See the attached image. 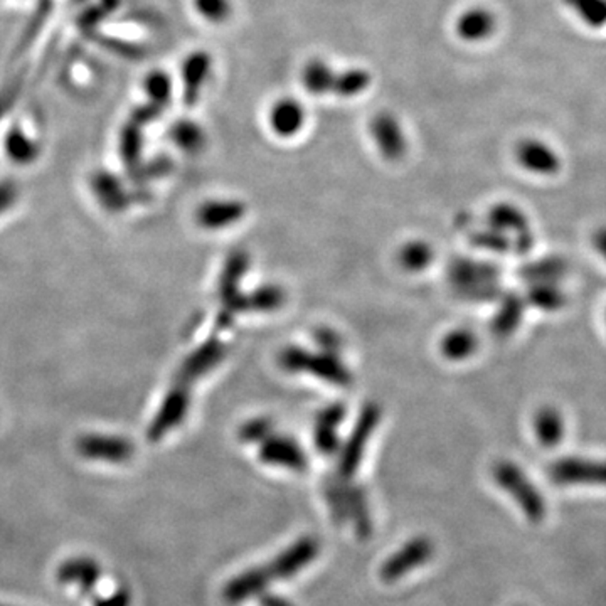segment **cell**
Segmentation results:
<instances>
[{
  "label": "cell",
  "instance_id": "cell-23",
  "mask_svg": "<svg viewBox=\"0 0 606 606\" xmlns=\"http://www.w3.org/2000/svg\"><path fill=\"white\" fill-rule=\"evenodd\" d=\"M522 302L516 295H507L502 298L499 310L495 312L492 320V328L495 335L507 337L519 327L522 320Z\"/></svg>",
  "mask_w": 606,
  "mask_h": 606
},
{
  "label": "cell",
  "instance_id": "cell-30",
  "mask_svg": "<svg viewBox=\"0 0 606 606\" xmlns=\"http://www.w3.org/2000/svg\"><path fill=\"white\" fill-rule=\"evenodd\" d=\"M530 303L536 307L553 310L557 308L563 303V297L559 290L556 289L555 281H543V283H532V289L529 291Z\"/></svg>",
  "mask_w": 606,
  "mask_h": 606
},
{
  "label": "cell",
  "instance_id": "cell-21",
  "mask_svg": "<svg viewBox=\"0 0 606 606\" xmlns=\"http://www.w3.org/2000/svg\"><path fill=\"white\" fill-rule=\"evenodd\" d=\"M534 436L544 448H555L557 443L563 440L565 435V421L555 408H541L532 419Z\"/></svg>",
  "mask_w": 606,
  "mask_h": 606
},
{
  "label": "cell",
  "instance_id": "cell-12",
  "mask_svg": "<svg viewBox=\"0 0 606 606\" xmlns=\"http://www.w3.org/2000/svg\"><path fill=\"white\" fill-rule=\"evenodd\" d=\"M489 227L502 233H514L516 240L512 241V248L519 252H529L532 248V234H530L528 217L514 204L500 202L493 206L491 213L487 216Z\"/></svg>",
  "mask_w": 606,
  "mask_h": 606
},
{
  "label": "cell",
  "instance_id": "cell-36",
  "mask_svg": "<svg viewBox=\"0 0 606 606\" xmlns=\"http://www.w3.org/2000/svg\"><path fill=\"white\" fill-rule=\"evenodd\" d=\"M596 246H598L600 252L605 254L606 258V229L605 231H601V233H598V236H596Z\"/></svg>",
  "mask_w": 606,
  "mask_h": 606
},
{
  "label": "cell",
  "instance_id": "cell-8",
  "mask_svg": "<svg viewBox=\"0 0 606 606\" xmlns=\"http://www.w3.org/2000/svg\"><path fill=\"white\" fill-rule=\"evenodd\" d=\"M369 133L386 161L403 159L408 151V140L396 115L388 110L378 112L369 122Z\"/></svg>",
  "mask_w": 606,
  "mask_h": 606
},
{
  "label": "cell",
  "instance_id": "cell-33",
  "mask_svg": "<svg viewBox=\"0 0 606 606\" xmlns=\"http://www.w3.org/2000/svg\"><path fill=\"white\" fill-rule=\"evenodd\" d=\"M314 342L316 349L328 354H337L342 355L344 351V339L337 330L330 327H318L314 332Z\"/></svg>",
  "mask_w": 606,
  "mask_h": 606
},
{
  "label": "cell",
  "instance_id": "cell-10",
  "mask_svg": "<svg viewBox=\"0 0 606 606\" xmlns=\"http://www.w3.org/2000/svg\"><path fill=\"white\" fill-rule=\"evenodd\" d=\"M549 479L557 485H583L593 483L606 487V462L581 460V458H563L557 460L547 472Z\"/></svg>",
  "mask_w": 606,
  "mask_h": 606
},
{
  "label": "cell",
  "instance_id": "cell-27",
  "mask_svg": "<svg viewBox=\"0 0 606 606\" xmlns=\"http://www.w3.org/2000/svg\"><path fill=\"white\" fill-rule=\"evenodd\" d=\"M145 91L152 105L164 108L172 96V81L162 71H153L145 78Z\"/></svg>",
  "mask_w": 606,
  "mask_h": 606
},
{
  "label": "cell",
  "instance_id": "cell-22",
  "mask_svg": "<svg viewBox=\"0 0 606 606\" xmlns=\"http://www.w3.org/2000/svg\"><path fill=\"white\" fill-rule=\"evenodd\" d=\"M435 262V250L425 240H409L398 252V263L408 273H421Z\"/></svg>",
  "mask_w": 606,
  "mask_h": 606
},
{
  "label": "cell",
  "instance_id": "cell-29",
  "mask_svg": "<svg viewBox=\"0 0 606 606\" xmlns=\"http://www.w3.org/2000/svg\"><path fill=\"white\" fill-rule=\"evenodd\" d=\"M194 9L201 15L202 19L221 24L226 23L233 14V2L231 0H194Z\"/></svg>",
  "mask_w": 606,
  "mask_h": 606
},
{
  "label": "cell",
  "instance_id": "cell-2",
  "mask_svg": "<svg viewBox=\"0 0 606 606\" xmlns=\"http://www.w3.org/2000/svg\"><path fill=\"white\" fill-rule=\"evenodd\" d=\"M278 364L291 374H308L332 386L345 388L353 382V372L342 361V355L289 345L278 354Z\"/></svg>",
  "mask_w": 606,
  "mask_h": 606
},
{
  "label": "cell",
  "instance_id": "cell-19",
  "mask_svg": "<svg viewBox=\"0 0 606 606\" xmlns=\"http://www.w3.org/2000/svg\"><path fill=\"white\" fill-rule=\"evenodd\" d=\"M440 354L450 363L467 361L479 349V335L468 327L448 330L438 344Z\"/></svg>",
  "mask_w": 606,
  "mask_h": 606
},
{
  "label": "cell",
  "instance_id": "cell-34",
  "mask_svg": "<svg viewBox=\"0 0 606 606\" xmlns=\"http://www.w3.org/2000/svg\"><path fill=\"white\" fill-rule=\"evenodd\" d=\"M132 605V596L125 588H118L112 596L100 598L95 601V606H130Z\"/></svg>",
  "mask_w": 606,
  "mask_h": 606
},
{
  "label": "cell",
  "instance_id": "cell-9",
  "mask_svg": "<svg viewBox=\"0 0 606 606\" xmlns=\"http://www.w3.org/2000/svg\"><path fill=\"white\" fill-rule=\"evenodd\" d=\"M260 460L270 467L285 468L290 472H303L308 467V458L302 445L287 435H270L260 443Z\"/></svg>",
  "mask_w": 606,
  "mask_h": 606
},
{
  "label": "cell",
  "instance_id": "cell-17",
  "mask_svg": "<svg viewBox=\"0 0 606 606\" xmlns=\"http://www.w3.org/2000/svg\"><path fill=\"white\" fill-rule=\"evenodd\" d=\"M497 31V17L485 7H470L454 23L456 36L465 42H482Z\"/></svg>",
  "mask_w": 606,
  "mask_h": 606
},
{
  "label": "cell",
  "instance_id": "cell-28",
  "mask_svg": "<svg viewBox=\"0 0 606 606\" xmlns=\"http://www.w3.org/2000/svg\"><path fill=\"white\" fill-rule=\"evenodd\" d=\"M470 241L475 248H480V250H485V252H505L509 250H512V244H510V240L495 231L492 227H487V229H482V231H475L472 236H470Z\"/></svg>",
  "mask_w": 606,
  "mask_h": 606
},
{
  "label": "cell",
  "instance_id": "cell-1",
  "mask_svg": "<svg viewBox=\"0 0 606 606\" xmlns=\"http://www.w3.org/2000/svg\"><path fill=\"white\" fill-rule=\"evenodd\" d=\"M300 81L305 91L314 96L332 95L339 98H354L371 87L372 76L364 68L335 71L327 61L314 58L303 64Z\"/></svg>",
  "mask_w": 606,
  "mask_h": 606
},
{
  "label": "cell",
  "instance_id": "cell-15",
  "mask_svg": "<svg viewBox=\"0 0 606 606\" xmlns=\"http://www.w3.org/2000/svg\"><path fill=\"white\" fill-rule=\"evenodd\" d=\"M307 114L302 103L290 96L280 98L271 105L268 125L280 139H293L302 132Z\"/></svg>",
  "mask_w": 606,
  "mask_h": 606
},
{
  "label": "cell",
  "instance_id": "cell-26",
  "mask_svg": "<svg viewBox=\"0 0 606 606\" xmlns=\"http://www.w3.org/2000/svg\"><path fill=\"white\" fill-rule=\"evenodd\" d=\"M170 137L182 151L190 153L202 151L206 143V133L202 126L192 120H179L170 130Z\"/></svg>",
  "mask_w": 606,
  "mask_h": 606
},
{
  "label": "cell",
  "instance_id": "cell-24",
  "mask_svg": "<svg viewBox=\"0 0 606 606\" xmlns=\"http://www.w3.org/2000/svg\"><path fill=\"white\" fill-rule=\"evenodd\" d=\"M285 290L280 285L268 283L258 287L252 295L246 297V310L252 308L258 314H271L280 310L285 305Z\"/></svg>",
  "mask_w": 606,
  "mask_h": 606
},
{
  "label": "cell",
  "instance_id": "cell-18",
  "mask_svg": "<svg viewBox=\"0 0 606 606\" xmlns=\"http://www.w3.org/2000/svg\"><path fill=\"white\" fill-rule=\"evenodd\" d=\"M100 576V565L89 557L68 559L58 569V581L61 584H78L85 594L91 593Z\"/></svg>",
  "mask_w": 606,
  "mask_h": 606
},
{
  "label": "cell",
  "instance_id": "cell-11",
  "mask_svg": "<svg viewBox=\"0 0 606 606\" xmlns=\"http://www.w3.org/2000/svg\"><path fill=\"white\" fill-rule=\"evenodd\" d=\"M347 411L342 403H330L317 413L314 421V443L317 452L326 456L339 454L341 450L342 425L345 421Z\"/></svg>",
  "mask_w": 606,
  "mask_h": 606
},
{
  "label": "cell",
  "instance_id": "cell-7",
  "mask_svg": "<svg viewBox=\"0 0 606 606\" xmlns=\"http://www.w3.org/2000/svg\"><path fill=\"white\" fill-rule=\"evenodd\" d=\"M435 556V543L427 536H418L403 544L390 556L379 569V576L384 583H396L413 571L423 568Z\"/></svg>",
  "mask_w": 606,
  "mask_h": 606
},
{
  "label": "cell",
  "instance_id": "cell-3",
  "mask_svg": "<svg viewBox=\"0 0 606 606\" xmlns=\"http://www.w3.org/2000/svg\"><path fill=\"white\" fill-rule=\"evenodd\" d=\"M448 280L454 293L468 302H492L500 295V271L489 262L454 258L448 266Z\"/></svg>",
  "mask_w": 606,
  "mask_h": 606
},
{
  "label": "cell",
  "instance_id": "cell-25",
  "mask_svg": "<svg viewBox=\"0 0 606 606\" xmlns=\"http://www.w3.org/2000/svg\"><path fill=\"white\" fill-rule=\"evenodd\" d=\"M563 4L590 29L606 27V0H563Z\"/></svg>",
  "mask_w": 606,
  "mask_h": 606
},
{
  "label": "cell",
  "instance_id": "cell-32",
  "mask_svg": "<svg viewBox=\"0 0 606 606\" xmlns=\"http://www.w3.org/2000/svg\"><path fill=\"white\" fill-rule=\"evenodd\" d=\"M563 273L561 270V263L556 260H544V262H537L534 265L524 268L522 275L524 278L530 280L532 283H543V281H555L556 278Z\"/></svg>",
  "mask_w": 606,
  "mask_h": 606
},
{
  "label": "cell",
  "instance_id": "cell-14",
  "mask_svg": "<svg viewBox=\"0 0 606 606\" xmlns=\"http://www.w3.org/2000/svg\"><path fill=\"white\" fill-rule=\"evenodd\" d=\"M270 584L271 580L266 573L265 566L246 569L227 581L223 588V598L229 605H240L252 598L266 593V588Z\"/></svg>",
  "mask_w": 606,
  "mask_h": 606
},
{
  "label": "cell",
  "instance_id": "cell-13",
  "mask_svg": "<svg viewBox=\"0 0 606 606\" xmlns=\"http://www.w3.org/2000/svg\"><path fill=\"white\" fill-rule=\"evenodd\" d=\"M518 164L536 176H555L561 169V159L557 152L539 139H522L516 145Z\"/></svg>",
  "mask_w": 606,
  "mask_h": 606
},
{
  "label": "cell",
  "instance_id": "cell-31",
  "mask_svg": "<svg viewBox=\"0 0 606 606\" xmlns=\"http://www.w3.org/2000/svg\"><path fill=\"white\" fill-rule=\"evenodd\" d=\"M275 433V425L270 418L258 417L252 418L243 425L240 431L241 440L244 443H256L260 445L265 442L270 435Z\"/></svg>",
  "mask_w": 606,
  "mask_h": 606
},
{
  "label": "cell",
  "instance_id": "cell-6",
  "mask_svg": "<svg viewBox=\"0 0 606 606\" xmlns=\"http://www.w3.org/2000/svg\"><path fill=\"white\" fill-rule=\"evenodd\" d=\"M322 544L314 536H303L285 547L281 553H278L270 563L263 565L273 581L290 580L293 576L300 574L303 569L308 568L317 557L320 556Z\"/></svg>",
  "mask_w": 606,
  "mask_h": 606
},
{
  "label": "cell",
  "instance_id": "cell-20",
  "mask_svg": "<svg viewBox=\"0 0 606 606\" xmlns=\"http://www.w3.org/2000/svg\"><path fill=\"white\" fill-rule=\"evenodd\" d=\"M246 215L244 202L238 199H219L207 202L199 213L201 223L207 227H227L236 225Z\"/></svg>",
  "mask_w": 606,
  "mask_h": 606
},
{
  "label": "cell",
  "instance_id": "cell-35",
  "mask_svg": "<svg viewBox=\"0 0 606 606\" xmlns=\"http://www.w3.org/2000/svg\"><path fill=\"white\" fill-rule=\"evenodd\" d=\"M260 598V606H295L290 600L281 598L277 594L263 593L258 596Z\"/></svg>",
  "mask_w": 606,
  "mask_h": 606
},
{
  "label": "cell",
  "instance_id": "cell-16",
  "mask_svg": "<svg viewBox=\"0 0 606 606\" xmlns=\"http://www.w3.org/2000/svg\"><path fill=\"white\" fill-rule=\"evenodd\" d=\"M213 71V58L206 50H194L182 64V88L184 101L194 105L201 98L202 89L207 85Z\"/></svg>",
  "mask_w": 606,
  "mask_h": 606
},
{
  "label": "cell",
  "instance_id": "cell-4",
  "mask_svg": "<svg viewBox=\"0 0 606 606\" xmlns=\"http://www.w3.org/2000/svg\"><path fill=\"white\" fill-rule=\"evenodd\" d=\"M492 479L514 502L530 522H541L547 514L544 495L529 475L518 464L500 460L492 467Z\"/></svg>",
  "mask_w": 606,
  "mask_h": 606
},
{
  "label": "cell",
  "instance_id": "cell-5",
  "mask_svg": "<svg viewBox=\"0 0 606 606\" xmlns=\"http://www.w3.org/2000/svg\"><path fill=\"white\" fill-rule=\"evenodd\" d=\"M381 421V409L376 404H366L354 423L351 435L342 442L339 450L337 475L344 480H351L357 468L361 467L366 454L367 446L372 440V435Z\"/></svg>",
  "mask_w": 606,
  "mask_h": 606
}]
</instances>
